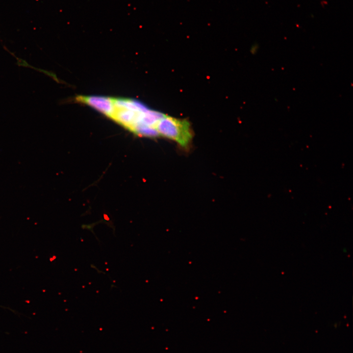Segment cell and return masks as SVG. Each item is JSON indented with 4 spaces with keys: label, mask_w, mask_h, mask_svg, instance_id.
I'll list each match as a JSON object with an SVG mask.
<instances>
[{
    "label": "cell",
    "mask_w": 353,
    "mask_h": 353,
    "mask_svg": "<svg viewBox=\"0 0 353 353\" xmlns=\"http://www.w3.org/2000/svg\"><path fill=\"white\" fill-rule=\"evenodd\" d=\"M159 135L176 142L182 148L187 147L193 138L189 122L185 120L164 114L155 126Z\"/></svg>",
    "instance_id": "obj_1"
},
{
    "label": "cell",
    "mask_w": 353,
    "mask_h": 353,
    "mask_svg": "<svg viewBox=\"0 0 353 353\" xmlns=\"http://www.w3.org/2000/svg\"><path fill=\"white\" fill-rule=\"evenodd\" d=\"M16 58L17 60L16 64L18 66H24L25 67H30V65H29L26 61L22 59L21 58H18L17 57H16Z\"/></svg>",
    "instance_id": "obj_4"
},
{
    "label": "cell",
    "mask_w": 353,
    "mask_h": 353,
    "mask_svg": "<svg viewBox=\"0 0 353 353\" xmlns=\"http://www.w3.org/2000/svg\"><path fill=\"white\" fill-rule=\"evenodd\" d=\"M76 99L111 118L115 110L114 99L97 96H78Z\"/></svg>",
    "instance_id": "obj_2"
},
{
    "label": "cell",
    "mask_w": 353,
    "mask_h": 353,
    "mask_svg": "<svg viewBox=\"0 0 353 353\" xmlns=\"http://www.w3.org/2000/svg\"><path fill=\"white\" fill-rule=\"evenodd\" d=\"M131 131L141 136L156 137L159 136L155 127L150 126L137 125L133 127Z\"/></svg>",
    "instance_id": "obj_3"
}]
</instances>
